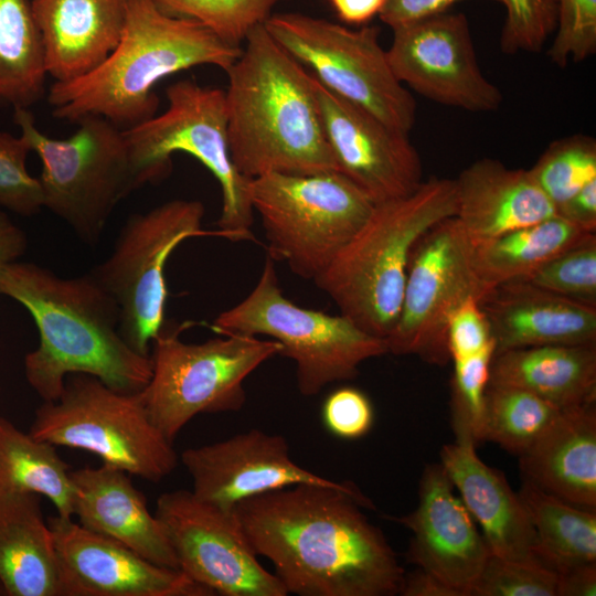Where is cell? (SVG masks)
<instances>
[{
    "label": "cell",
    "mask_w": 596,
    "mask_h": 596,
    "mask_svg": "<svg viewBox=\"0 0 596 596\" xmlns=\"http://www.w3.org/2000/svg\"><path fill=\"white\" fill-rule=\"evenodd\" d=\"M505 8L500 49L505 54L541 51L555 32L558 0H498Z\"/></svg>",
    "instance_id": "cell-40"
},
{
    "label": "cell",
    "mask_w": 596,
    "mask_h": 596,
    "mask_svg": "<svg viewBox=\"0 0 596 596\" xmlns=\"http://www.w3.org/2000/svg\"><path fill=\"white\" fill-rule=\"evenodd\" d=\"M47 75L77 79L98 67L120 41L127 0H31Z\"/></svg>",
    "instance_id": "cell-24"
},
{
    "label": "cell",
    "mask_w": 596,
    "mask_h": 596,
    "mask_svg": "<svg viewBox=\"0 0 596 596\" xmlns=\"http://www.w3.org/2000/svg\"><path fill=\"white\" fill-rule=\"evenodd\" d=\"M225 71L232 161L247 179L267 173L339 171L322 124L312 75L264 24Z\"/></svg>",
    "instance_id": "cell-3"
},
{
    "label": "cell",
    "mask_w": 596,
    "mask_h": 596,
    "mask_svg": "<svg viewBox=\"0 0 596 596\" xmlns=\"http://www.w3.org/2000/svg\"><path fill=\"white\" fill-rule=\"evenodd\" d=\"M13 121L42 161L43 207L94 246L116 205L139 189L124 130L102 116L86 115L72 136L54 139L36 128L29 108L14 109Z\"/></svg>",
    "instance_id": "cell-8"
},
{
    "label": "cell",
    "mask_w": 596,
    "mask_h": 596,
    "mask_svg": "<svg viewBox=\"0 0 596 596\" xmlns=\"http://www.w3.org/2000/svg\"><path fill=\"white\" fill-rule=\"evenodd\" d=\"M523 480L576 507L596 511V406L564 408L519 456Z\"/></svg>",
    "instance_id": "cell-26"
},
{
    "label": "cell",
    "mask_w": 596,
    "mask_h": 596,
    "mask_svg": "<svg viewBox=\"0 0 596 596\" xmlns=\"http://www.w3.org/2000/svg\"><path fill=\"white\" fill-rule=\"evenodd\" d=\"M180 459L192 479L191 491L226 510L245 499L295 485L338 482L295 462L281 435L256 428L187 448Z\"/></svg>",
    "instance_id": "cell-19"
},
{
    "label": "cell",
    "mask_w": 596,
    "mask_h": 596,
    "mask_svg": "<svg viewBox=\"0 0 596 596\" xmlns=\"http://www.w3.org/2000/svg\"><path fill=\"white\" fill-rule=\"evenodd\" d=\"M62 596H212L180 570L157 565L72 517L49 520Z\"/></svg>",
    "instance_id": "cell-18"
},
{
    "label": "cell",
    "mask_w": 596,
    "mask_h": 596,
    "mask_svg": "<svg viewBox=\"0 0 596 596\" xmlns=\"http://www.w3.org/2000/svg\"><path fill=\"white\" fill-rule=\"evenodd\" d=\"M40 494H0V583L6 596H62L53 533Z\"/></svg>",
    "instance_id": "cell-27"
},
{
    "label": "cell",
    "mask_w": 596,
    "mask_h": 596,
    "mask_svg": "<svg viewBox=\"0 0 596 596\" xmlns=\"http://www.w3.org/2000/svg\"><path fill=\"white\" fill-rule=\"evenodd\" d=\"M180 329L164 323L151 341L152 372L139 391L150 419L171 441L199 414L241 409L247 376L283 350L275 340L243 334L184 342Z\"/></svg>",
    "instance_id": "cell-9"
},
{
    "label": "cell",
    "mask_w": 596,
    "mask_h": 596,
    "mask_svg": "<svg viewBox=\"0 0 596 596\" xmlns=\"http://www.w3.org/2000/svg\"><path fill=\"white\" fill-rule=\"evenodd\" d=\"M70 466L55 446L20 430L0 415V494L33 492L73 518L74 486Z\"/></svg>",
    "instance_id": "cell-31"
},
{
    "label": "cell",
    "mask_w": 596,
    "mask_h": 596,
    "mask_svg": "<svg viewBox=\"0 0 596 596\" xmlns=\"http://www.w3.org/2000/svg\"><path fill=\"white\" fill-rule=\"evenodd\" d=\"M166 95V111L124 130L138 188L167 177L173 153H188L199 160L221 187L217 230L233 242L253 241L251 179L237 171L231 158L224 91L181 79L169 85Z\"/></svg>",
    "instance_id": "cell-6"
},
{
    "label": "cell",
    "mask_w": 596,
    "mask_h": 596,
    "mask_svg": "<svg viewBox=\"0 0 596 596\" xmlns=\"http://www.w3.org/2000/svg\"><path fill=\"white\" fill-rule=\"evenodd\" d=\"M321 415L326 428L343 439L364 436L371 429L374 419L369 397L351 386L332 391L322 404Z\"/></svg>",
    "instance_id": "cell-42"
},
{
    "label": "cell",
    "mask_w": 596,
    "mask_h": 596,
    "mask_svg": "<svg viewBox=\"0 0 596 596\" xmlns=\"http://www.w3.org/2000/svg\"><path fill=\"white\" fill-rule=\"evenodd\" d=\"M362 508L374 505L355 486L338 481L268 491L238 502L234 512L288 594L398 595L404 570Z\"/></svg>",
    "instance_id": "cell-1"
},
{
    "label": "cell",
    "mask_w": 596,
    "mask_h": 596,
    "mask_svg": "<svg viewBox=\"0 0 596 596\" xmlns=\"http://www.w3.org/2000/svg\"><path fill=\"white\" fill-rule=\"evenodd\" d=\"M269 257L315 280L371 214L374 203L340 171L267 173L249 180Z\"/></svg>",
    "instance_id": "cell-10"
},
{
    "label": "cell",
    "mask_w": 596,
    "mask_h": 596,
    "mask_svg": "<svg viewBox=\"0 0 596 596\" xmlns=\"http://www.w3.org/2000/svg\"><path fill=\"white\" fill-rule=\"evenodd\" d=\"M462 0H386L379 17L391 29L439 14ZM497 1L498 0H490Z\"/></svg>",
    "instance_id": "cell-44"
},
{
    "label": "cell",
    "mask_w": 596,
    "mask_h": 596,
    "mask_svg": "<svg viewBox=\"0 0 596 596\" xmlns=\"http://www.w3.org/2000/svg\"><path fill=\"white\" fill-rule=\"evenodd\" d=\"M596 563L567 568L557 574L556 596H595Z\"/></svg>",
    "instance_id": "cell-46"
},
{
    "label": "cell",
    "mask_w": 596,
    "mask_h": 596,
    "mask_svg": "<svg viewBox=\"0 0 596 596\" xmlns=\"http://www.w3.org/2000/svg\"><path fill=\"white\" fill-rule=\"evenodd\" d=\"M26 247L28 238L23 230L6 212L0 211V267L19 260Z\"/></svg>",
    "instance_id": "cell-48"
},
{
    "label": "cell",
    "mask_w": 596,
    "mask_h": 596,
    "mask_svg": "<svg viewBox=\"0 0 596 596\" xmlns=\"http://www.w3.org/2000/svg\"><path fill=\"white\" fill-rule=\"evenodd\" d=\"M29 433L153 482L178 466L173 441L150 419L139 392L116 391L89 374L67 375L60 397L38 407Z\"/></svg>",
    "instance_id": "cell-11"
},
{
    "label": "cell",
    "mask_w": 596,
    "mask_h": 596,
    "mask_svg": "<svg viewBox=\"0 0 596 596\" xmlns=\"http://www.w3.org/2000/svg\"><path fill=\"white\" fill-rule=\"evenodd\" d=\"M455 215V181L429 178L407 196L375 204L313 281L341 315L385 340L400 316L416 243L437 223Z\"/></svg>",
    "instance_id": "cell-5"
},
{
    "label": "cell",
    "mask_w": 596,
    "mask_h": 596,
    "mask_svg": "<svg viewBox=\"0 0 596 596\" xmlns=\"http://www.w3.org/2000/svg\"><path fill=\"white\" fill-rule=\"evenodd\" d=\"M0 295L32 316L39 345L24 359L25 377L43 401L60 397L67 375L89 374L116 391L136 393L150 380V356L120 333L115 299L91 273L62 277L34 263L0 267Z\"/></svg>",
    "instance_id": "cell-2"
},
{
    "label": "cell",
    "mask_w": 596,
    "mask_h": 596,
    "mask_svg": "<svg viewBox=\"0 0 596 596\" xmlns=\"http://www.w3.org/2000/svg\"><path fill=\"white\" fill-rule=\"evenodd\" d=\"M479 301L478 298L470 297L450 315L447 323L449 361L453 358L496 349L489 320Z\"/></svg>",
    "instance_id": "cell-43"
},
{
    "label": "cell",
    "mask_w": 596,
    "mask_h": 596,
    "mask_svg": "<svg viewBox=\"0 0 596 596\" xmlns=\"http://www.w3.org/2000/svg\"><path fill=\"white\" fill-rule=\"evenodd\" d=\"M241 52L200 22L173 15L155 0H127L125 28L114 51L91 73L54 82L47 100L57 119L76 123L97 115L126 130L156 115L155 86L162 78L201 65L225 72Z\"/></svg>",
    "instance_id": "cell-4"
},
{
    "label": "cell",
    "mask_w": 596,
    "mask_h": 596,
    "mask_svg": "<svg viewBox=\"0 0 596 596\" xmlns=\"http://www.w3.org/2000/svg\"><path fill=\"white\" fill-rule=\"evenodd\" d=\"M557 574L541 562L490 554L470 596H556Z\"/></svg>",
    "instance_id": "cell-38"
},
{
    "label": "cell",
    "mask_w": 596,
    "mask_h": 596,
    "mask_svg": "<svg viewBox=\"0 0 596 596\" xmlns=\"http://www.w3.org/2000/svg\"><path fill=\"white\" fill-rule=\"evenodd\" d=\"M455 181L456 215L473 245L556 214L530 170L491 158L475 161Z\"/></svg>",
    "instance_id": "cell-25"
},
{
    "label": "cell",
    "mask_w": 596,
    "mask_h": 596,
    "mask_svg": "<svg viewBox=\"0 0 596 596\" xmlns=\"http://www.w3.org/2000/svg\"><path fill=\"white\" fill-rule=\"evenodd\" d=\"M393 519L412 532L407 561L470 596L491 552L440 464L424 469L416 509Z\"/></svg>",
    "instance_id": "cell-20"
},
{
    "label": "cell",
    "mask_w": 596,
    "mask_h": 596,
    "mask_svg": "<svg viewBox=\"0 0 596 596\" xmlns=\"http://www.w3.org/2000/svg\"><path fill=\"white\" fill-rule=\"evenodd\" d=\"M496 349L450 359L454 365L451 377V423L455 435L470 436L481 441L486 391Z\"/></svg>",
    "instance_id": "cell-37"
},
{
    "label": "cell",
    "mask_w": 596,
    "mask_h": 596,
    "mask_svg": "<svg viewBox=\"0 0 596 596\" xmlns=\"http://www.w3.org/2000/svg\"><path fill=\"white\" fill-rule=\"evenodd\" d=\"M536 536L538 560L556 574L596 563V511L576 507L523 480L518 492Z\"/></svg>",
    "instance_id": "cell-29"
},
{
    "label": "cell",
    "mask_w": 596,
    "mask_h": 596,
    "mask_svg": "<svg viewBox=\"0 0 596 596\" xmlns=\"http://www.w3.org/2000/svg\"><path fill=\"white\" fill-rule=\"evenodd\" d=\"M596 52V0H558L555 36L549 50L558 67L583 62Z\"/></svg>",
    "instance_id": "cell-41"
},
{
    "label": "cell",
    "mask_w": 596,
    "mask_h": 596,
    "mask_svg": "<svg viewBox=\"0 0 596 596\" xmlns=\"http://www.w3.org/2000/svg\"><path fill=\"white\" fill-rule=\"evenodd\" d=\"M556 215L586 233L596 231V179L556 206Z\"/></svg>",
    "instance_id": "cell-45"
},
{
    "label": "cell",
    "mask_w": 596,
    "mask_h": 596,
    "mask_svg": "<svg viewBox=\"0 0 596 596\" xmlns=\"http://www.w3.org/2000/svg\"><path fill=\"white\" fill-rule=\"evenodd\" d=\"M167 12L195 20L223 42L241 47L264 24L274 8L287 0H155Z\"/></svg>",
    "instance_id": "cell-35"
},
{
    "label": "cell",
    "mask_w": 596,
    "mask_h": 596,
    "mask_svg": "<svg viewBox=\"0 0 596 596\" xmlns=\"http://www.w3.org/2000/svg\"><path fill=\"white\" fill-rule=\"evenodd\" d=\"M455 436L454 443L443 446L440 465L481 529L491 554L540 562L535 555V532L518 492L502 472L479 458L477 443L470 436Z\"/></svg>",
    "instance_id": "cell-21"
},
{
    "label": "cell",
    "mask_w": 596,
    "mask_h": 596,
    "mask_svg": "<svg viewBox=\"0 0 596 596\" xmlns=\"http://www.w3.org/2000/svg\"><path fill=\"white\" fill-rule=\"evenodd\" d=\"M479 302L490 323L496 354L542 345L596 343V307L529 281L497 285Z\"/></svg>",
    "instance_id": "cell-23"
},
{
    "label": "cell",
    "mask_w": 596,
    "mask_h": 596,
    "mask_svg": "<svg viewBox=\"0 0 596 596\" xmlns=\"http://www.w3.org/2000/svg\"><path fill=\"white\" fill-rule=\"evenodd\" d=\"M338 18L348 24L362 25L382 11L386 0H329Z\"/></svg>",
    "instance_id": "cell-49"
},
{
    "label": "cell",
    "mask_w": 596,
    "mask_h": 596,
    "mask_svg": "<svg viewBox=\"0 0 596 596\" xmlns=\"http://www.w3.org/2000/svg\"><path fill=\"white\" fill-rule=\"evenodd\" d=\"M587 234L555 214L475 245L476 272L490 290L529 276Z\"/></svg>",
    "instance_id": "cell-30"
},
{
    "label": "cell",
    "mask_w": 596,
    "mask_h": 596,
    "mask_svg": "<svg viewBox=\"0 0 596 596\" xmlns=\"http://www.w3.org/2000/svg\"><path fill=\"white\" fill-rule=\"evenodd\" d=\"M529 170L556 210L596 179V140L585 135L554 140Z\"/></svg>",
    "instance_id": "cell-34"
},
{
    "label": "cell",
    "mask_w": 596,
    "mask_h": 596,
    "mask_svg": "<svg viewBox=\"0 0 596 596\" xmlns=\"http://www.w3.org/2000/svg\"><path fill=\"white\" fill-rule=\"evenodd\" d=\"M561 411L525 390L488 384L481 441L496 443L520 456L542 436Z\"/></svg>",
    "instance_id": "cell-33"
},
{
    "label": "cell",
    "mask_w": 596,
    "mask_h": 596,
    "mask_svg": "<svg viewBox=\"0 0 596 596\" xmlns=\"http://www.w3.org/2000/svg\"><path fill=\"white\" fill-rule=\"evenodd\" d=\"M0 596H6V592H4V588L2 587L1 583H0Z\"/></svg>",
    "instance_id": "cell-50"
},
{
    "label": "cell",
    "mask_w": 596,
    "mask_h": 596,
    "mask_svg": "<svg viewBox=\"0 0 596 596\" xmlns=\"http://www.w3.org/2000/svg\"><path fill=\"white\" fill-rule=\"evenodd\" d=\"M41 35L28 0H0V108H30L45 93Z\"/></svg>",
    "instance_id": "cell-32"
},
{
    "label": "cell",
    "mask_w": 596,
    "mask_h": 596,
    "mask_svg": "<svg viewBox=\"0 0 596 596\" xmlns=\"http://www.w3.org/2000/svg\"><path fill=\"white\" fill-rule=\"evenodd\" d=\"M398 595L402 596H460L451 586L425 570L404 574Z\"/></svg>",
    "instance_id": "cell-47"
},
{
    "label": "cell",
    "mask_w": 596,
    "mask_h": 596,
    "mask_svg": "<svg viewBox=\"0 0 596 596\" xmlns=\"http://www.w3.org/2000/svg\"><path fill=\"white\" fill-rule=\"evenodd\" d=\"M71 477L73 517L82 526L124 544L157 565L179 570L164 526L150 512L129 473L102 464L72 470Z\"/></svg>",
    "instance_id": "cell-22"
},
{
    "label": "cell",
    "mask_w": 596,
    "mask_h": 596,
    "mask_svg": "<svg viewBox=\"0 0 596 596\" xmlns=\"http://www.w3.org/2000/svg\"><path fill=\"white\" fill-rule=\"evenodd\" d=\"M522 280L596 307V234L589 233Z\"/></svg>",
    "instance_id": "cell-36"
},
{
    "label": "cell",
    "mask_w": 596,
    "mask_h": 596,
    "mask_svg": "<svg viewBox=\"0 0 596 596\" xmlns=\"http://www.w3.org/2000/svg\"><path fill=\"white\" fill-rule=\"evenodd\" d=\"M312 78L327 140L339 171L374 204L415 192L423 183V166L408 134L391 128Z\"/></svg>",
    "instance_id": "cell-17"
},
{
    "label": "cell",
    "mask_w": 596,
    "mask_h": 596,
    "mask_svg": "<svg viewBox=\"0 0 596 596\" xmlns=\"http://www.w3.org/2000/svg\"><path fill=\"white\" fill-rule=\"evenodd\" d=\"M29 152L31 148L21 136L0 131V207L23 216L43 207L40 180L26 170Z\"/></svg>",
    "instance_id": "cell-39"
},
{
    "label": "cell",
    "mask_w": 596,
    "mask_h": 596,
    "mask_svg": "<svg viewBox=\"0 0 596 596\" xmlns=\"http://www.w3.org/2000/svg\"><path fill=\"white\" fill-rule=\"evenodd\" d=\"M393 30L387 52L396 78L435 103L468 111H496L501 91L482 73L462 13L443 12Z\"/></svg>",
    "instance_id": "cell-16"
},
{
    "label": "cell",
    "mask_w": 596,
    "mask_h": 596,
    "mask_svg": "<svg viewBox=\"0 0 596 596\" xmlns=\"http://www.w3.org/2000/svg\"><path fill=\"white\" fill-rule=\"evenodd\" d=\"M179 570L223 596H286L279 578L266 570L233 510L198 498L189 490L163 492L157 500Z\"/></svg>",
    "instance_id": "cell-15"
},
{
    "label": "cell",
    "mask_w": 596,
    "mask_h": 596,
    "mask_svg": "<svg viewBox=\"0 0 596 596\" xmlns=\"http://www.w3.org/2000/svg\"><path fill=\"white\" fill-rule=\"evenodd\" d=\"M475 245L455 216L433 226L416 243L408 264L398 319L385 339L389 353L449 361L447 323L466 299L489 290L473 263Z\"/></svg>",
    "instance_id": "cell-14"
},
{
    "label": "cell",
    "mask_w": 596,
    "mask_h": 596,
    "mask_svg": "<svg viewBox=\"0 0 596 596\" xmlns=\"http://www.w3.org/2000/svg\"><path fill=\"white\" fill-rule=\"evenodd\" d=\"M204 205L198 200H170L145 213L130 215L111 254L92 272L115 299L120 333L138 353L150 356L151 341L164 324V267L174 248L195 236H220L202 227Z\"/></svg>",
    "instance_id": "cell-13"
},
{
    "label": "cell",
    "mask_w": 596,
    "mask_h": 596,
    "mask_svg": "<svg viewBox=\"0 0 596 596\" xmlns=\"http://www.w3.org/2000/svg\"><path fill=\"white\" fill-rule=\"evenodd\" d=\"M489 384L525 390L562 409L596 403V343L498 353Z\"/></svg>",
    "instance_id": "cell-28"
},
{
    "label": "cell",
    "mask_w": 596,
    "mask_h": 596,
    "mask_svg": "<svg viewBox=\"0 0 596 596\" xmlns=\"http://www.w3.org/2000/svg\"><path fill=\"white\" fill-rule=\"evenodd\" d=\"M212 329L220 334L268 336L292 360L304 396L327 385L352 380L366 360L389 353L386 341L368 333L343 315L304 308L283 292L268 257L251 292L221 312Z\"/></svg>",
    "instance_id": "cell-7"
},
{
    "label": "cell",
    "mask_w": 596,
    "mask_h": 596,
    "mask_svg": "<svg viewBox=\"0 0 596 596\" xmlns=\"http://www.w3.org/2000/svg\"><path fill=\"white\" fill-rule=\"evenodd\" d=\"M264 25L329 91L395 130L408 134L413 128L415 99L393 73L377 26L351 29L300 12L273 13Z\"/></svg>",
    "instance_id": "cell-12"
}]
</instances>
